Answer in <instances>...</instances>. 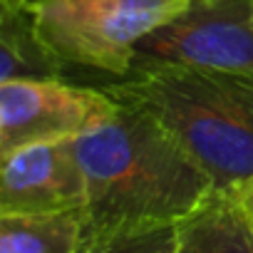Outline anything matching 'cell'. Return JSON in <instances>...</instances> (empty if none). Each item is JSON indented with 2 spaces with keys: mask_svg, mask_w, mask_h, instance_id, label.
I'll return each instance as SVG.
<instances>
[{
  "mask_svg": "<svg viewBox=\"0 0 253 253\" xmlns=\"http://www.w3.org/2000/svg\"><path fill=\"white\" fill-rule=\"evenodd\" d=\"M75 147L87 179L82 236L179 223L216 191L186 149L132 104L117 102Z\"/></svg>",
  "mask_w": 253,
  "mask_h": 253,
  "instance_id": "obj_1",
  "label": "cell"
},
{
  "mask_svg": "<svg viewBox=\"0 0 253 253\" xmlns=\"http://www.w3.org/2000/svg\"><path fill=\"white\" fill-rule=\"evenodd\" d=\"M104 92L149 112L216 191L241 194L253 184V72L139 65Z\"/></svg>",
  "mask_w": 253,
  "mask_h": 253,
  "instance_id": "obj_2",
  "label": "cell"
},
{
  "mask_svg": "<svg viewBox=\"0 0 253 253\" xmlns=\"http://www.w3.org/2000/svg\"><path fill=\"white\" fill-rule=\"evenodd\" d=\"M189 5L191 0H33L25 10L38 38L65 65L124 77L139 40Z\"/></svg>",
  "mask_w": 253,
  "mask_h": 253,
  "instance_id": "obj_3",
  "label": "cell"
},
{
  "mask_svg": "<svg viewBox=\"0 0 253 253\" xmlns=\"http://www.w3.org/2000/svg\"><path fill=\"white\" fill-rule=\"evenodd\" d=\"M186 65L253 72V0H191V5L139 40L132 67Z\"/></svg>",
  "mask_w": 253,
  "mask_h": 253,
  "instance_id": "obj_4",
  "label": "cell"
},
{
  "mask_svg": "<svg viewBox=\"0 0 253 253\" xmlns=\"http://www.w3.org/2000/svg\"><path fill=\"white\" fill-rule=\"evenodd\" d=\"M114 109L117 102L104 89L72 87L62 80L0 82V159L33 144L77 139Z\"/></svg>",
  "mask_w": 253,
  "mask_h": 253,
  "instance_id": "obj_5",
  "label": "cell"
},
{
  "mask_svg": "<svg viewBox=\"0 0 253 253\" xmlns=\"http://www.w3.org/2000/svg\"><path fill=\"white\" fill-rule=\"evenodd\" d=\"M87 206V179L75 139L47 142L3 157L0 216L72 213Z\"/></svg>",
  "mask_w": 253,
  "mask_h": 253,
  "instance_id": "obj_6",
  "label": "cell"
},
{
  "mask_svg": "<svg viewBox=\"0 0 253 253\" xmlns=\"http://www.w3.org/2000/svg\"><path fill=\"white\" fill-rule=\"evenodd\" d=\"M174 253H253V218L236 194L213 191L176 223Z\"/></svg>",
  "mask_w": 253,
  "mask_h": 253,
  "instance_id": "obj_7",
  "label": "cell"
},
{
  "mask_svg": "<svg viewBox=\"0 0 253 253\" xmlns=\"http://www.w3.org/2000/svg\"><path fill=\"white\" fill-rule=\"evenodd\" d=\"M65 62L38 38L25 8H0V82L60 80Z\"/></svg>",
  "mask_w": 253,
  "mask_h": 253,
  "instance_id": "obj_8",
  "label": "cell"
},
{
  "mask_svg": "<svg viewBox=\"0 0 253 253\" xmlns=\"http://www.w3.org/2000/svg\"><path fill=\"white\" fill-rule=\"evenodd\" d=\"M84 213L0 216V253H77Z\"/></svg>",
  "mask_w": 253,
  "mask_h": 253,
  "instance_id": "obj_9",
  "label": "cell"
},
{
  "mask_svg": "<svg viewBox=\"0 0 253 253\" xmlns=\"http://www.w3.org/2000/svg\"><path fill=\"white\" fill-rule=\"evenodd\" d=\"M176 223L82 236L77 253H174Z\"/></svg>",
  "mask_w": 253,
  "mask_h": 253,
  "instance_id": "obj_10",
  "label": "cell"
},
{
  "mask_svg": "<svg viewBox=\"0 0 253 253\" xmlns=\"http://www.w3.org/2000/svg\"><path fill=\"white\" fill-rule=\"evenodd\" d=\"M238 196V201L243 204V209H246V213L253 218V184H248L241 194H236Z\"/></svg>",
  "mask_w": 253,
  "mask_h": 253,
  "instance_id": "obj_11",
  "label": "cell"
},
{
  "mask_svg": "<svg viewBox=\"0 0 253 253\" xmlns=\"http://www.w3.org/2000/svg\"><path fill=\"white\" fill-rule=\"evenodd\" d=\"M33 0H0V8H13V10H20V8H28Z\"/></svg>",
  "mask_w": 253,
  "mask_h": 253,
  "instance_id": "obj_12",
  "label": "cell"
}]
</instances>
